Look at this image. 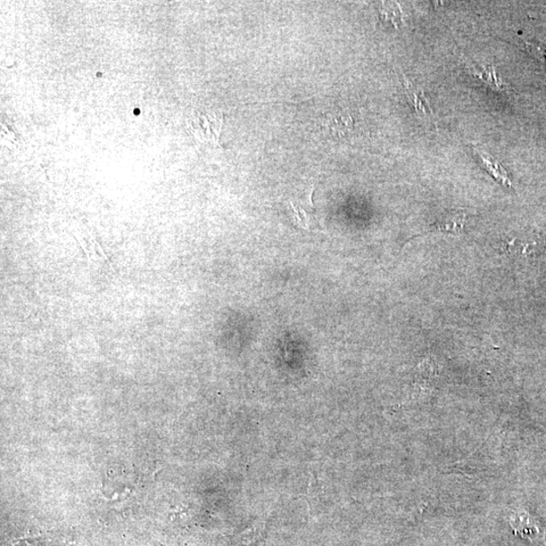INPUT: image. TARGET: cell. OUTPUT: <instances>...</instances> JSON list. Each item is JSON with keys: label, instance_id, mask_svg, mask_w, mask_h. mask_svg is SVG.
<instances>
[{"label": "cell", "instance_id": "9c48e42d", "mask_svg": "<svg viewBox=\"0 0 546 546\" xmlns=\"http://www.w3.org/2000/svg\"><path fill=\"white\" fill-rule=\"evenodd\" d=\"M295 214L296 224L305 230H310L313 217L309 216L307 211L300 205L291 204Z\"/></svg>", "mask_w": 546, "mask_h": 546}, {"label": "cell", "instance_id": "6da1fadb", "mask_svg": "<svg viewBox=\"0 0 546 546\" xmlns=\"http://www.w3.org/2000/svg\"><path fill=\"white\" fill-rule=\"evenodd\" d=\"M401 78L406 93L408 101L413 107L414 111L419 115V117L428 123H435V117L432 112V106H430L427 98L423 91L417 88L415 86L411 84V81L400 70Z\"/></svg>", "mask_w": 546, "mask_h": 546}, {"label": "cell", "instance_id": "3957f363", "mask_svg": "<svg viewBox=\"0 0 546 546\" xmlns=\"http://www.w3.org/2000/svg\"><path fill=\"white\" fill-rule=\"evenodd\" d=\"M474 151L478 154L485 169L489 172L496 180H498L500 184L504 186L511 187V180L507 171L503 168L502 165L497 160L493 159L489 154L484 152L482 149H479L478 147H475Z\"/></svg>", "mask_w": 546, "mask_h": 546}, {"label": "cell", "instance_id": "5b68a950", "mask_svg": "<svg viewBox=\"0 0 546 546\" xmlns=\"http://www.w3.org/2000/svg\"><path fill=\"white\" fill-rule=\"evenodd\" d=\"M512 527L515 529L516 533L532 541L541 533L539 527L535 524V520L527 513L517 515L514 523L512 521Z\"/></svg>", "mask_w": 546, "mask_h": 546}, {"label": "cell", "instance_id": "277c9868", "mask_svg": "<svg viewBox=\"0 0 546 546\" xmlns=\"http://www.w3.org/2000/svg\"><path fill=\"white\" fill-rule=\"evenodd\" d=\"M354 122L350 114H327L325 127L331 135L344 137L352 131Z\"/></svg>", "mask_w": 546, "mask_h": 546}, {"label": "cell", "instance_id": "7a4b0ae2", "mask_svg": "<svg viewBox=\"0 0 546 546\" xmlns=\"http://www.w3.org/2000/svg\"><path fill=\"white\" fill-rule=\"evenodd\" d=\"M196 123L197 127V138L204 141V142L216 144L219 142V136L223 125V115L213 114L204 115L197 114Z\"/></svg>", "mask_w": 546, "mask_h": 546}, {"label": "cell", "instance_id": "52a82bcc", "mask_svg": "<svg viewBox=\"0 0 546 546\" xmlns=\"http://www.w3.org/2000/svg\"><path fill=\"white\" fill-rule=\"evenodd\" d=\"M466 214L462 213L450 214L449 216L444 217L440 223H438L436 228L441 231L452 232V233H459L465 226Z\"/></svg>", "mask_w": 546, "mask_h": 546}, {"label": "cell", "instance_id": "8992f818", "mask_svg": "<svg viewBox=\"0 0 546 546\" xmlns=\"http://www.w3.org/2000/svg\"><path fill=\"white\" fill-rule=\"evenodd\" d=\"M475 76L479 80H482L483 84L491 87L493 90L511 95L510 87L507 85L503 84L502 80L497 77V74H496L493 66L482 68L481 70H476Z\"/></svg>", "mask_w": 546, "mask_h": 546}, {"label": "cell", "instance_id": "30bf717a", "mask_svg": "<svg viewBox=\"0 0 546 546\" xmlns=\"http://www.w3.org/2000/svg\"><path fill=\"white\" fill-rule=\"evenodd\" d=\"M527 52L531 54L534 59L546 65V44L539 42H528L525 41Z\"/></svg>", "mask_w": 546, "mask_h": 546}, {"label": "cell", "instance_id": "ba28073f", "mask_svg": "<svg viewBox=\"0 0 546 546\" xmlns=\"http://www.w3.org/2000/svg\"><path fill=\"white\" fill-rule=\"evenodd\" d=\"M379 14L384 22L393 23L396 28H398L402 22V10L399 4L383 3L380 6Z\"/></svg>", "mask_w": 546, "mask_h": 546}]
</instances>
